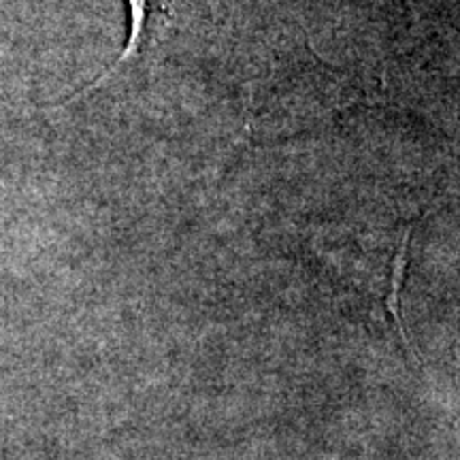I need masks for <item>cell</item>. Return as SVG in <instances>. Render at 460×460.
Listing matches in <instances>:
<instances>
[{"mask_svg":"<svg viewBox=\"0 0 460 460\" xmlns=\"http://www.w3.org/2000/svg\"><path fill=\"white\" fill-rule=\"evenodd\" d=\"M126 7H128V37H126V43L122 51H119L118 60L105 68L99 79H94L82 92L73 94L66 102L82 101L84 96L102 88L122 68H128L132 62L141 60L160 41L166 26H169L175 0H126Z\"/></svg>","mask_w":460,"mask_h":460,"instance_id":"obj_1","label":"cell"},{"mask_svg":"<svg viewBox=\"0 0 460 460\" xmlns=\"http://www.w3.org/2000/svg\"><path fill=\"white\" fill-rule=\"evenodd\" d=\"M411 233H413V222H410L405 228H402L399 237V245H396V252L393 256V267H390V288H388V295L384 296V305H386V312L390 314V318H393L396 337L401 339L407 356H410L411 360H416L418 354L416 349L411 348L410 337H407L405 320H402V312H401V292H402V281H405V275H407V264H410Z\"/></svg>","mask_w":460,"mask_h":460,"instance_id":"obj_2","label":"cell"}]
</instances>
